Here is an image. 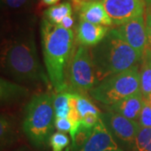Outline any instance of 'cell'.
Returning a JSON list of instances; mask_svg holds the SVG:
<instances>
[{
  "label": "cell",
  "instance_id": "6da1fadb",
  "mask_svg": "<svg viewBox=\"0 0 151 151\" xmlns=\"http://www.w3.org/2000/svg\"><path fill=\"white\" fill-rule=\"evenodd\" d=\"M40 35L49 80L56 93L65 92L67 70L74 48V32L44 18L40 25Z\"/></svg>",
  "mask_w": 151,
  "mask_h": 151
},
{
  "label": "cell",
  "instance_id": "7a4b0ae2",
  "mask_svg": "<svg viewBox=\"0 0 151 151\" xmlns=\"http://www.w3.org/2000/svg\"><path fill=\"white\" fill-rule=\"evenodd\" d=\"M2 65L6 73L18 82L47 85L50 81L39 60L32 34L18 36L6 45Z\"/></svg>",
  "mask_w": 151,
  "mask_h": 151
},
{
  "label": "cell",
  "instance_id": "3957f363",
  "mask_svg": "<svg viewBox=\"0 0 151 151\" xmlns=\"http://www.w3.org/2000/svg\"><path fill=\"white\" fill-rule=\"evenodd\" d=\"M91 57L99 82L137 65L142 57L116 32L109 30L106 37L92 47Z\"/></svg>",
  "mask_w": 151,
  "mask_h": 151
},
{
  "label": "cell",
  "instance_id": "277c9868",
  "mask_svg": "<svg viewBox=\"0 0 151 151\" xmlns=\"http://www.w3.org/2000/svg\"><path fill=\"white\" fill-rule=\"evenodd\" d=\"M54 95L40 93L29 102L23 119V130L33 145L40 150L47 148L55 126Z\"/></svg>",
  "mask_w": 151,
  "mask_h": 151
},
{
  "label": "cell",
  "instance_id": "5b68a950",
  "mask_svg": "<svg viewBox=\"0 0 151 151\" xmlns=\"http://www.w3.org/2000/svg\"><path fill=\"white\" fill-rule=\"evenodd\" d=\"M139 92H141L140 76L137 65L104 79L90 93L97 101L111 106Z\"/></svg>",
  "mask_w": 151,
  "mask_h": 151
},
{
  "label": "cell",
  "instance_id": "8992f818",
  "mask_svg": "<svg viewBox=\"0 0 151 151\" xmlns=\"http://www.w3.org/2000/svg\"><path fill=\"white\" fill-rule=\"evenodd\" d=\"M65 92L84 96L99 84L91 54L86 46L76 50L67 70Z\"/></svg>",
  "mask_w": 151,
  "mask_h": 151
},
{
  "label": "cell",
  "instance_id": "52a82bcc",
  "mask_svg": "<svg viewBox=\"0 0 151 151\" xmlns=\"http://www.w3.org/2000/svg\"><path fill=\"white\" fill-rule=\"evenodd\" d=\"M102 3L116 26L144 15L145 9V0H102Z\"/></svg>",
  "mask_w": 151,
  "mask_h": 151
},
{
  "label": "cell",
  "instance_id": "ba28073f",
  "mask_svg": "<svg viewBox=\"0 0 151 151\" xmlns=\"http://www.w3.org/2000/svg\"><path fill=\"white\" fill-rule=\"evenodd\" d=\"M100 118L112 134L124 145L131 146V148L133 147L140 128L139 122L127 119L121 114L110 110L102 113Z\"/></svg>",
  "mask_w": 151,
  "mask_h": 151
},
{
  "label": "cell",
  "instance_id": "9c48e42d",
  "mask_svg": "<svg viewBox=\"0 0 151 151\" xmlns=\"http://www.w3.org/2000/svg\"><path fill=\"white\" fill-rule=\"evenodd\" d=\"M115 30L119 36L134 49L141 56L144 55L149 45L144 15L115 28Z\"/></svg>",
  "mask_w": 151,
  "mask_h": 151
},
{
  "label": "cell",
  "instance_id": "30bf717a",
  "mask_svg": "<svg viewBox=\"0 0 151 151\" xmlns=\"http://www.w3.org/2000/svg\"><path fill=\"white\" fill-rule=\"evenodd\" d=\"M71 5L81 20L107 27L113 25L102 1L71 0Z\"/></svg>",
  "mask_w": 151,
  "mask_h": 151
},
{
  "label": "cell",
  "instance_id": "8fae6325",
  "mask_svg": "<svg viewBox=\"0 0 151 151\" xmlns=\"http://www.w3.org/2000/svg\"><path fill=\"white\" fill-rule=\"evenodd\" d=\"M119 149L113 134L102 119L93 127L92 134L79 151H106Z\"/></svg>",
  "mask_w": 151,
  "mask_h": 151
},
{
  "label": "cell",
  "instance_id": "7c38bea8",
  "mask_svg": "<svg viewBox=\"0 0 151 151\" xmlns=\"http://www.w3.org/2000/svg\"><path fill=\"white\" fill-rule=\"evenodd\" d=\"M109 32L108 27L80 19L76 28V41L83 46H96Z\"/></svg>",
  "mask_w": 151,
  "mask_h": 151
},
{
  "label": "cell",
  "instance_id": "4fadbf2b",
  "mask_svg": "<svg viewBox=\"0 0 151 151\" xmlns=\"http://www.w3.org/2000/svg\"><path fill=\"white\" fill-rule=\"evenodd\" d=\"M144 97L141 92H139L133 96L126 97L111 106H108L107 109L119 113L127 119L139 122Z\"/></svg>",
  "mask_w": 151,
  "mask_h": 151
},
{
  "label": "cell",
  "instance_id": "5bb4252c",
  "mask_svg": "<svg viewBox=\"0 0 151 151\" xmlns=\"http://www.w3.org/2000/svg\"><path fill=\"white\" fill-rule=\"evenodd\" d=\"M29 95V90L24 86L1 78L0 97L2 104L17 103Z\"/></svg>",
  "mask_w": 151,
  "mask_h": 151
},
{
  "label": "cell",
  "instance_id": "9a60e30c",
  "mask_svg": "<svg viewBox=\"0 0 151 151\" xmlns=\"http://www.w3.org/2000/svg\"><path fill=\"white\" fill-rule=\"evenodd\" d=\"M140 76L141 93L145 98L151 97V49L147 47L141 60Z\"/></svg>",
  "mask_w": 151,
  "mask_h": 151
},
{
  "label": "cell",
  "instance_id": "2e32d148",
  "mask_svg": "<svg viewBox=\"0 0 151 151\" xmlns=\"http://www.w3.org/2000/svg\"><path fill=\"white\" fill-rule=\"evenodd\" d=\"M73 14V8L70 2H63L55 5L50 6L45 11V18L55 24L59 25L62 19Z\"/></svg>",
  "mask_w": 151,
  "mask_h": 151
},
{
  "label": "cell",
  "instance_id": "e0dca14e",
  "mask_svg": "<svg viewBox=\"0 0 151 151\" xmlns=\"http://www.w3.org/2000/svg\"><path fill=\"white\" fill-rule=\"evenodd\" d=\"M70 104L81 119H83L87 113H94L99 116L102 114L94 104H92L86 97L82 95L70 93Z\"/></svg>",
  "mask_w": 151,
  "mask_h": 151
},
{
  "label": "cell",
  "instance_id": "ac0fdd59",
  "mask_svg": "<svg viewBox=\"0 0 151 151\" xmlns=\"http://www.w3.org/2000/svg\"><path fill=\"white\" fill-rule=\"evenodd\" d=\"M55 119L65 118L70 119L71 114L70 106V93L63 92L57 93L53 99Z\"/></svg>",
  "mask_w": 151,
  "mask_h": 151
},
{
  "label": "cell",
  "instance_id": "d6986e66",
  "mask_svg": "<svg viewBox=\"0 0 151 151\" xmlns=\"http://www.w3.org/2000/svg\"><path fill=\"white\" fill-rule=\"evenodd\" d=\"M132 149L133 151H151V128H139Z\"/></svg>",
  "mask_w": 151,
  "mask_h": 151
},
{
  "label": "cell",
  "instance_id": "ffe728a7",
  "mask_svg": "<svg viewBox=\"0 0 151 151\" xmlns=\"http://www.w3.org/2000/svg\"><path fill=\"white\" fill-rule=\"evenodd\" d=\"M92 129L86 128V126L81 124L79 129L75 133V134L73 135V137H71V141H72L71 148L73 150L79 151L81 150L82 146L86 143V141L90 137V135L92 134Z\"/></svg>",
  "mask_w": 151,
  "mask_h": 151
},
{
  "label": "cell",
  "instance_id": "44dd1931",
  "mask_svg": "<svg viewBox=\"0 0 151 151\" xmlns=\"http://www.w3.org/2000/svg\"><path fill=\"white\" fill-rule=\"evenodd\" d=\"M81 123H75L70 119L65 118H57L55 119V129L62 133H69L70 137H73L75 133L79 129Z\"/></svg>",
  "mask_w": 151,
  "mask_h": 151
},
{
  "label": "cell",
  "instance_id": "7402d4cb",
  "mask_svg": "<svg viewBox=\"0 0 151 151\" xmlns=\"http://www.w3.org/2000/svg\"><path fill=\"white\" fill-rule=\"evenodd\" d=\"M52 151H63L70 144V139L65 133L56 132L52 134L49 141Z\"/></svg>",
  "mask_w": 151,
  "mask_h": 151
},
{
  "label": "cell",
  "instance_id": "603a6c76",
  "mask_svg": "<svg viewBox=\"0 0 151 151\" xmlns=\"http://www.w3.org/2000/svg\"><path fill=\"white\" fill-rule=\"evenodd\" d=\"M140 127L151 128V102L150 99L144 97L143 107L139 119Z\"/></svg>",
  "mask_w": 151,
  "mask_h": 151
},
{
  "label": "cell",
  "instance_id": "cb8c5ba5",
  "mask_svg": "<svg viewBox=\"0 0 151 151\" xmlns=\"http://www.w3.org/2000/svg\"><path fill=\"white\" fill-rule=\"evenodd\" d=\"M13 134L12 131V126L10 122L5 117L1 116V121H0V136H1V144L2 146L6 145L8 142L11 140Z\"/></svg>",
  "mask_w": 151,
  "mask_h": 151
},
{
  "label": "cell",
  "instance_id": "d4e9b609",
  "mask_svg": "<svg viewBox=\"0 0 151 151\" xmlns=\"http://www.w3.org/2000/svg\"><path fill=\"white\" fill-rule=\"evenodd\" d=\"M145 1V26L149 45L151 49V0Z\"/></svg>",
  "mask_w": 151,
  "mask_h": 151
},
{
  "label": "cell",
  "instance_id": "484cf974",
  "mask_svg": "<svg viewBox=\"0 0 151 151\" xmlns=\"http://www.w3.org/2000/svg\"><path fill=\"white\" fill-rule=\"evenodd\" d=\"M99 115L97 114H94V113H87L86 115L84 116V118L81 119V124L84 126H86V128H90L92 129L97 122L100 119Z\"/></svg>",
  "mask_w": 151,
  "mask_h": 151
},
{
  "label": "cell",
  "instance_id": "4316f807",
  "mask_svg": "<svg viewBox=\"0 0 151 151\" xmlns=\"http://www.w3.org/2000/svg\"><path fill=\"white\" fill-rule=\"evenodd\" d=\"M30 0H2V2L5 4L7 7L10 8V9H19L25 4H27L28 3Z\"/></svg>",
  "mask_w": 151,
  "mask_h": 151
},
{
  "label": "cell",
  "instance_id": "83f0119b",
  "mask_svg": "<svg viewBox=\"0 0 151 151\" xmlns=\"http://www.w3.org/2000/svg\"><path fill=\"white\" fill-rule=\"evenodd\" d=\"M75 24V18L71 14L68 15L62 19V21L60 23L59 26L62 28H65L66 29H71V28Z\"/></svg>",
  "mask_w": 151,
  "mask_h": 151
},
{
  "label": "cell",
  "instance_id": "f1b7e54d",
  "mask_svg": "<svg viewBox=\"0 0 151 151\" xmlns=\"http://www.w3.org/2000/svg\"><path fill=\"white\" fill-rule=\"evenodd\" d=\"M60 0H41V4L45 6H53L55 5Z\"/></svg>",
  "mask_w": 151,
  "mask_h": 151
},
{
  "label": "cell",
  "instance_id": "f546056e",
  "mask_svg": "<svg viewBox=\"0 0 151 151\" xmlns=\"http://www.w3.org/2000/svg\"><path fill=\"white\" fill-rule=\"evenodd\" d=\"M106 151H124V150L119 148V149H115V150H106Z\"/></svg>",
  "mask_w": 151,
  "mask_h": 151
},
{
  "label": "cell",
  "instance_id": "4dcf8cb0",
  "mask_svg": "<svg viewBox=\"0 0 151 151\" xmlns=\"http://www.w3.org/2000/svg\"><path fill=\"white\" fill-rule=\"evenodd\" d=\"M149 99H150V102H151V97H150V98H149Z\"/></svg>",
  "mask_w": 151,
  "mask_h": 151
},
{
  "label": "cell",
  "instance_id": "1f68e13d",
  "mask_svg": "<svg viewBox=\"0 0 151 151\" xmlns=\"http://www.w3.org/2000/svg\"><path fill=\"white\" fill-rule=\"evenodd\" d=\"M96 1H102V0H96Z\"/></svg>",
  "mask_w": 151,
  "mask_h": 151
}]
</instances>
